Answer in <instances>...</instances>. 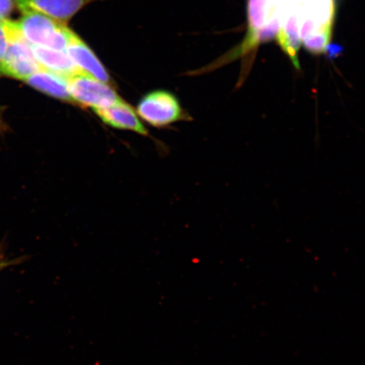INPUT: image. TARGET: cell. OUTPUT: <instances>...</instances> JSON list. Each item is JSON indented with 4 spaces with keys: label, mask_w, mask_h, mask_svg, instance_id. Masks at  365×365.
Instances as JSON below:
<instances>
[{
    "label": "cell",
    "mask_w": 365,
    "mask_h": 365,
    "mask_svg": "<svg viewBox=\"0 0 365 365\" xmlns=\"http://www.w3.org/2000/svg\"><path fill=\"white\" fill-rule=\"evenodd\" d=\"M15 4V0H0V21L6 20L11 15Z\"/></svg>",
    "instance_id": "14"
},
{
    "label": "cell",
    "mask_w": 365,
    "mask_h": 365,
    "mask_svg": "<svg viewBox=\"0 0 365 365\" xmlns=\"http://www.w3.org/2000/svg\"><path fill=\"white\" fill-rule=\"evenodd\" d=\"M27 84L36 90L62 101L72 103L68 88V79L56 73L41 70L34 73L26 81Z\"/></svg>",
    "instance_id": "11"
},
{
    "label": "cell",
    "mask_w": 365,
    "mask_h": 365,
    "mask_svg": "<svg viewBox=\"0 0 365 365\" xmlns=\"http://www.w3.org/2000/svg\"><path fill=\"white\" fill-rule=\"evenodd\" d=\"M16 21L23 38L31 45L66 51L76 34L67 24L38 12H24Z\"/></svg>",
    "instance_id": "2"
},
{
    "label": "cell",
    "mask_w": 365,
    "mask_h": 365,
    "mask_svg": "<svg viewBox=\"0 0 365 365\" xmlns=\"http://www.w3.org/2000/svg\"><path fill=\"white\" fill-rule=\"evenodd\" d=\"M331 31H319V33L310 35L302 41L305 49L312 54H322L329 47L331 40Z\"/></svg>",
    "instance_id": "13"
},
{
    "label": "cell",
    "mask_w": 365,
    "mask_h": 365,
    "mask_svg": "<svg viewBox=\"0 0 365 365\" xmlns=\"http://www.w3.org/2000/svg\"><path fill=\"white\" fill-rule=\"evenodd\" d=\"M3 21L7 33L8 44L0 66V74L26 81L43 68L36 61L31 45L23 38L16 21Z\"/></svg>",
    "instance_id": "3"
},
{
    "label": "cell",
    "mask_w": 365,
    "mask_h": 365,
    "mask_svg": "<svg viewBox=\"0 0 365 365\" xmlns=\"http://www.w3.org/2000/svg\"><path fill=\"white\" fill-rule=\"evenodd\" d=\"M8 44V36L4 27V21H0V66H1L2 59L6 53Z\"/></svg>",
    "instance_id": "15"
},
{
    "label": "cell",
    "mask_w": 365,
    "mask_h": 365,
    "mask_svg": "<svg viewBox=\"0 0 365 365\" xmlns=\"http://www.w3.org/2000/svg\"><path fill=\"white\" fill-rule=\"evenodd\" d=\"M334 0H299L294 13L301 40L319 31H332Z\"/></svg>",
    "instance_id": "6"
},
{
    "label": "cell",
    "mask_w": 365,
    "mask_h": 365,
    "mask_svg": "<svg viewBox=\"0 0 365 365\" xmlns=\"http://www.w3.org/2000/svg\"><path fill=\"white\" fill-rule=\"evenodd\" d=\"M68 57L79 70L88 73L94 78L111 84V77L106 68L83 40L76 35L66 49Z\"/></svg>",
    "instance_id": "8"
},
{
    "label": "cell",
    "mask_w": 365,
    "mask_h": 365,
    "mask_svg": "<svg viewBox=\"0 0 365 365\" xmlns=\"http://www.w3.org/2000/svg\"><path fill=\"white\" fill-rule=\"evenodd\" d=\"M68 88L73 103L93 110L111 106L121 100L110 84L81 70L68 79Z\"/></svg>",
    "instance_id": "4"
},
{
    "label": "cell",
    "mask_w": 365,
    "mask_h": 365,
    "mask_svg": "<svg viewBox=\"0 0 365 365\" xmlns=\"http://www.w3.org/2000/svg\"><path fill=\"white\" fill-rule=\"evenodd\" d=\"M277 42L282 51L290 58L292 63L300 70L299 53L302 40H301L298 21L295 13H291L281 22V29L277 36Z\"/></svg>",
    "instance_id": "12"
},
{
    "label": "cell",
    "mask_w": 365,
    "mask_h": 365,
    "mask_svg": "<svg viewBox=\"0 0 365 365\" xmlns=\"http://www.w3.org/2000/svg\"><path fill=\"white\" fill-rule=\"evenodd\" d=\"M4 267H6V263H0V269L3 268Z\"/></svg>",
    "instance_id": "16"
},
{
    "label": "cell",
    "mask_w": 365,
    "mask_h": 365,
    "mask_svg": "<svg viewBox=\"0 0 365 365\" xmlns=\"http://www.w3.org/2000/svg\"><path fill=\"white\" fill-rule=\"evenodd\" d=\"M137 113L143 120L156 127L168 126L185 118L175 96L161 90L145 95L137 106Z\"/></svg>",
    "instance_id": "5"
},
{
    "label": "cell",
    "mask_w": 365,
    "mask_h": 365,
    "mask_svg": "<svg viewBox=\"0 0 365 365\" xmlns=\"http://www.w3.org/2000/svg\"><path fill=\"white\" fill-rule=\"evenodd\" d=\"M93 111L108 126L136 132L143 135L148 134L134 108L122 99L111 106L94 109Z\"/></svg>",
    "instance_id": "9"
},
{
    "label": "cell",
    "mask_w": 365,
    "mask_h": 365,
    "mask_svg": "<svg viewBox=\"0 0 365 365\" xmlns=\"http://www.w3.org/2000/svg\"><path fill=\"white\" fill-rule=\"evenodd\" d=\"M31 49L43 70L56 73L67 79L79 71L66 51L33 45Z\"/></svg>",
    "instance_id": "10"
},
{
    "label": "cell",
    "mask_w": 365,
    "mask_h": 365,
    "mask_svg": "<svg viewBox=\"0 0 365 365\" xmlns=\"http://www.w3.org/2000/svg\"><path fill=\"white\" fill-rule=\"evenodd\" d=\"M248 31L236 48L220 57L222 65L255 54L259 44L277 38L281 29L275 0H248Z\"/></svg>",
    "instance_id": "1"
},
{
    "label": "cell",
    "mask_w": 365,
    "mask_h": 365,
    "mask_svg": "<svg viewBox=\"0 0 365 365\" xmlns=\"http://www.w3.org/2000/svg\"><path fill=\"white\" fill-rule=\"evenodd\" d=\"M101 0H15L22 12H38L68 24L77 13L88 4Z\"/></svg>",
    "instance_id": "7"
}]
</instances>
